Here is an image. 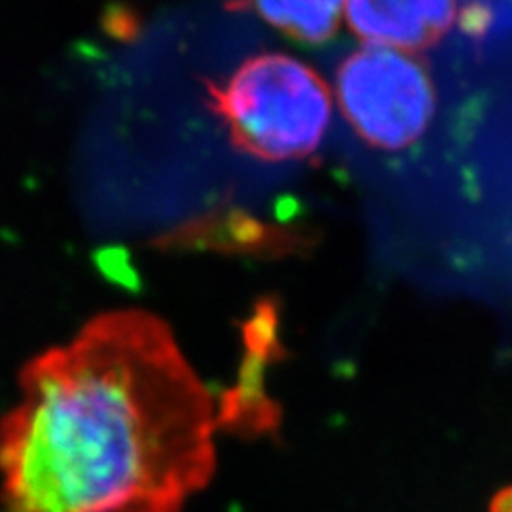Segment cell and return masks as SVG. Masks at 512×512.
I'll return each instance as SVG.
<instances>
[{
	"instance_id": "6da1fadb",
	"label": "cell",
	"mask_w": 512,
	"mask_h": 512,
	"mask_svg": "<svg viewBox=\"0 0 512 512\" xmlns=\"http://www.w3.org/2000/svg\"><path fill=\"white\" fill-rule=\"evenodd\" d=\"M20 391L0 421L3 512H182L214 476L216 397L146 310L94 316Z\"/></svg>"
},
{
	"instance_id": "7a4b0ae2",
	"label": "cell",
	"mask_w": 512,
	"mask_h": 512,
	"mask_svg": "<svg viewBox=\"0 0 512 512\" xmlns=\"http://www.w3.org/2000/svg\"><path fill=\"white\" fill-rule=\"evenodd\" d=\"M207 94L233 146L265 163L308 158L331 124L329 86L286 54L248 58L222 84L207 82Z\"/></svg>"
},
{
	"instance_id": "3957f363",
	"label": "cell",
	"mask_w": 512,
	"mask_h": 512,
	"mask_svg": "<svg viewBox=\"0 0 512 512\" xmlns=\"http://www.w3.org/2000/svg\"><path fill=\"white\" fill-rule=\"evenodd\" d=\"M335 96L355 133L384 152L414 146L436 111V92L410 54L365 45L338 71Z\"/></svg>"
},
{
	"instance_id": "277c9868",
	"label": "cell",
	"mask_w": 512,
	"mask_h": 512,
	"mask_svg": "<svg viewBox=\"0 0 512 512\" xmlns=\"http://www.w3.org/2000/svg\"><path fill=\"white\" fill-rule=\"evenodd\" d=\"M278 331L276 303L271 299L261 301L242 325L246 355L239 365L237 380L216 402L218 429L242 436H263L280 425V408L265 389L267 365L282 355Z\"/></svg>"
},
{
	"instance_id": "5b68a950",
	"label": "cell",
	"mask_w": 512,
	"mask_h": 512,
	"mask_svg": "<svg viewBox=\"0 0 512 512\" xmlns=\"http://www.w3.org/2000/svg\"><path fill=\"white\" fill-rule=\"evenodd\" d=\"M455 3H423V0H376V3H344V20L355 35L372 47L395 52H416L434 45L457 18Z\"/></svg>"
},
{
	"instance_id": "8992f818",
	"label": "cell",
	"mask_w": 512,
	"mask_h": 512,
	"mask_svg": "<svg viewBox=\"0 0 512 512\" xmlns=\"http://www.w3.org/2000/svg\"><path fill=\"white\" fill-rule=\"evenodd\" d=\"M163 244L190 246V248H216L239 252L282 250L293 244V235L246 216L244 212H220L210 218L190 222L173 231Z\"/></svg>"
},
{
	"instance_id": "52a82bcc",
	"label": "cell",
	"mask_w": 512,
	"mask_h": 512,
	"mask_svg": "<svg viewBox=\"0 0 512 512\" xmlns=\"http://www.w3.org/2000/svg\"><path fill=\"white\" fill-rule=\"evenodd\" d=\"M229 9L252 11L269 26L301 43H325L340 28L344 3L318 0V3H252Z\"/></svg>"
},
{
	"instance_id": "ba28073f",
	"label": "cell",
	"mask_w": 512,
	"mask_h": 512,
	"mask_svg": "<svg viewBox=\"0 0 512 512\" xmlns=\"http://www.w3.org/2000/svg\"><path fill=\"white\" fill-rule=\"evenodd\" d=\"M459 11V26L470 37H483L489 32L493 18H495V9L491 5L483 3H472V5H463Z\"/></svg>"
},
{
	"instance_id": "9c48e42d",
	"label": "cell",
	"mask_w": 512,
	"mask_h": 512,
	"mask_svg": "<svg viewBox=\"0 0 512 512\" xmlns=\"http://www.w3.org/2000/svg\"><path fill=\"white\" fill-rule=\"evenodd\" d=\"M491 510L493 512H512V487L495 495Z\"/></svg>"
}]
</instances>
